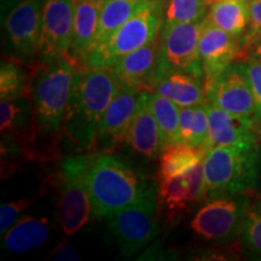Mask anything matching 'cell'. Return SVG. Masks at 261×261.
<instances>
[{
  "mask_svg": "<svg viewBox=\"0 0 261 261\" xmlns=\"http://www.w3.org/2000/svg\"><path fill=\"white\" fill-rule=\"evenodd\" d=\"M121 89L112 68H77L62 125L76 151L93 149L100 119Z\"/></svg>",
  "mask_w": 261,
  "mask_h": 261,
  "instance_id": "cell-1",
  "label": "cell"
},
{
  "mask_svg": "<svg viewBox=\"0 0 261 261\" xmlns=\"http://www.w3.org/2000/svg\"><path fill=\"white\" fill-rule=\"evenodd\" d=\"M92 214L104 218L128 205L156 200L154 184L129 162L110 152H93L86 172Z\"/></svg>",
  "mask_w": 261,
  "mask_h": 261,
  "instance_id": "cell-2",
  "label": "cell"
},
{
  "mask_svg": "<svg viewBox=\"0 0 261 261\" xmlns=\"http://www.w3.org/2000/svg\"><path fill=\"white\" fill-rule=\"evenodd\" d=\"M77 64L71 60L41 63L33 71L29 98L34 110L38 136L50 140L58 150V138L69 103Z\"/></svg>",
  "mask_w": 261,
  "mask_h": 261,
  "instance_id": "cell-3",
  "label": "cell"
},
{
  "mask_svg": "<svg viewBox=\"0 0 261 261\" xmlns=\"http://www.w3.org/2000/svg\"><path fill=\"white\" fill-rule=\"evenodd\" d=\"M261 172L260 143L214 146L204 156L207 198L247 194L256 188Z\"/></svg>",
  "mask_w": 261,
  "mask_h": 261,
  "instance_id": "cell-4",
  "label": "cell"
},
{
  "mask_svg": "<svg viewBox=\"0 0 261 261\" xmlns=\"http://www.w3.org/2000/svg\"><path fill=\"white\" fill-rule=\"evenodd\" d=\"M163 3H155L132 16L106 41L90 52L83 67L112 68L120 60L152 41L161 33Z\"/></svg>",
  "mask_w": 261,
  "mask_h": 261,
  "instance_id": "cell-5",
  "label": "cell"
},
{
  "mask_svg": "<svg viewBox=\"0 0 261 261\" xmlns=\"http://www.w3.org/2000/svg\"><path fill=\"white\" fill-rule=\"evenodd\" d=\"M91 155H74L65 158L56 175L60 200L57 215L60 227L65 236H71L89 221L92 205L86 188V172Z\"/></svg>",
  "mask_w": 261,
  "mask_h": 261,
  "instance_id": "cell-6",
  "label": "cell"
},
{
  "mask_svg": "<svg viewBox=\"0 0 261 261\" xmlns=\"http://www.w3.org/2000/svg\"><path fill=\"white\" fill-rule=\"evenodd\" d=\"M249 205L250 196L248 192L213 198L196 212L190 227L196 236L204 241L228 242L242 234Z\"/></svg>",
  "mask_w": 261,
  "mask_h": 261,
  "instance_id": "cell-7",
  "label": "cell"
},
{
  "mask_svg": "<svg viewBox=\"0 0 261 261\" xmlns=\"http://www.w3.org/2000/svg\"><path fill=\"white\" fill-rule=\"evenodd\" d=\"M158 201L149 200L128 205L103 218L114 234L122 255L130 257L160 232Z\"/></svg>",
  "mask_w": 261,
  "mask_h": 261,
  "instance_id": "cell-8",
  "label": "cell"
},
{
  "mask_svg": "<svg viewBox=\"0 0 261 261\" xmlns=\"http://www.w3.org/2000/svg\"><path fill=\"white\" fill-rule=\"evenodd\" d=\"M205 18L194 23L162 24V63L160 74L168 69H178L203 79L198 44Z\"/></svg>",
  "mask_w": 261,
  "mask_h": 261,
  "instance_id": "cell-9",
  "label": "cell"
},
{
  "mask_svg": "<svg viewBox=\"0 0 261 261\" xmlns=\"http://www.w3.org/2000/svg\"><path fill=\"white\" fill-rule=\"evenodd\" d=\"M74 23V0H45L41 16V63L71 60L70 46Z\"/></svg>",
  "mask_w": 261,
  "mask_h": 261,
  "instance_id": "cell-10",
  "label": "cell"
},
{
  "mask_svg": "<svg viewBox=\"0 0 261 261\" xmlns=\"http://www.w3.org/2000/svg\"><path fill=\"white\" fill-rule=\"evenodd\" d=\"M45 0H17L5 18V32L22 60H32L40 51L41 16Z\"/></svg>",
  "mask_w": 261,
  "mask_h": 261,
  "instance_id": "cell-11",
  "label": "cell"
},
{
  "mask_svg": "<svg viewBox=\"0 0 261 261\" xmlns=\"http://www.w3.org/2000/svg\"><path fill=\"white\" fill-rule=\"evenodd\" d=\"M241 45L237 39L205 18L202 31L198 54L203 70L204 93L213 86L215 80L234 62L241 58Z\"/></svg>",
  "mask_w": 261,
  "mask_h": 261,
  "instance_id": "cell-12",
  "label": "cell"
},
{
  "mask_svg": "<svg viewBox=\"0 0 261 261\" xmlns=\"http://www.w3.org/2000/svg\"><path fill=\"white\" fill-rule=\"evenodd\" d=\"M140 93L122 86L100 119L92 150H96V152H112L125 144Z\"/></svg>",
  "mask_w": 261,
  "mask_h": 261,
  "instance_id": "cell-13",
  "label": "cell"
},
{
  "mask_svg": "<svg viewBox=\"0 0 261 261\" xmlns=\"http://www.w3.org/2000/svg\"><path fill=\"white\" fill-rule=\"evenodd\" d=\"M162 63L161 33L154 40L137 48L112 67L123 87L139 92H154Z\"/></svg>",
  "mask_w": 261,
  "mask_h": 261,
  "instance_id": "cell-14",
  "label": "cell"
},
{
  "mask_svg": "<svg viewBox=\"0 0 261 261\" xmlns=\"http://www.w3.org/2000/svg\"><path fill=\"white\" fill-rule=\"evenodd\" d=\"M204 106L210 123L208 138L202 146L205 152L214 146L252 145L259 143V120L233 115L210 102H205Z\"/></svg>",
  "mask_w": 261,
  "mask_h": 261,
  "instance_id": "cell-15",
  "label": "cell"
},
{
  "mask_svg": "<svg viewBox=\"0 0 261 261\" xmlns=\"http://www.w3.org/2000/svg\"><path fill=\"white\" fill-rule=\"evenodd\" d=\"M205 99L233 115L257 120L252 89L238 62L231 64L215 80L205 93Z\"/></svg>",
  "mask_w": 261,
  "mask_h": 261,
  "instance_id": "cell-16",
  "label": "cell"
},
{
  "mask_svg": "<svg viewBox=\"0 0 261 261\" xmlns=\"http://www.w3.org/2000/svg\"><path fill=\"white\" fill-rule=\"evenodd\" d=\"M125 144L135 154L144 159H156L166 148L161 130L150 108L149 92L140 93Z\"/></svg>",
  "mask_w": 261,
  "mask_h": 261,
  "instance_id": "cell-17",
  "label": "cell"
},
{
  "mask_svg": "<svg viewBox=\"0 0 261 261\" xmlns=\"http://www.w3.org/2000/svg\"><path fill=\"white\" fill-rule=\"evenodd\" d=\"M100 3L90 0H74V23L71 35L70 56L77 65H84L96 44Z\"/></svg>",
  "mask_w": 261,
  "mask_h": 261,
  "instance_id": "cell-18",
  "label": "cell"
},
{
  "mask_svg": "<svg viewBox=\"0 0 261 261\" xmlns=\"http://www.w3.org/2000/svg\"><path fill=\"white\" fill-rule=\"evenodd\" d=\"M154 92L168 98L180 108L207 102L203 79L178 69L162 71L156 80Z\"/></svg>",
  "mask_w": 261,
  "mask_h": 261,
  "instance_id": "cell-19",
  "label": "cell"
},
{
  "mask_svg": "<svg viewBox=\"0 0 261 261\" xmlns=\"http://www.w3.org/2000/svg\"><path fill=\"white\" fill-rule=\"evenodd\" d=\"M0 129L5 136L15 138L18 143L34 145L38 137L34 110L28 96L0 103Z\"/></svg>",
  "mask_w": 261,
  "mask_h": 261,
  "instance_id": "cell-20",
  "label": "cell"
},
{
  "mask_svg": "<svg viewBox=\"0 0 261 261\" xmlns=\"http://www.w3.org/2000/svg\"><path fill=\"white\" fill-rule=\"evenodd\" d=\"M50 236V225L45 218L23 215L3 234V246L8 252L29 253L41 247Z\"/></svg>",
  "mask_w": 261,
  "mask_h": 261,
  "instance_id": "cell-21",
  "label": "cell"
},
{
  "mask_svg": "<svg viewBox=\"0 0 261 261\" xmlns=\"http://www.w3.org/2000/svg\"><path fill=\"white\" fill-rule=\"evenodd\" d=\"M158 212L165 218L166 223L180 219L182 212L187 210L190 202V189L187 175L159 178Z\"/></svg>",
  "mask_w": 261,
  "mask_h": 261,
  "instance_id": "cell-22",
  "label": "cell"
},
{
  "mask_svg": "<svg viewBox=\"0 0 261 261\" xmlns=\"http://www.w3.org/2000/svg\"><path fill=\"white\" fill-rule=\"evenodd\" d=\"M155 3L158 2L155 0H106L100 10L94 47L112 37L117 29L128 21L132 16L138 14L140 10L149 8Z\"/></svg>",
  "mask_w": 261,
  "mask_h": 261,
  "instance_id": "cell-23",
  "label": "cell"
},
{
  "mask_svg": "<svg viewBox=\"0 0 261 261\" xmlns=\"http://www.w3.org/2000/svg\"><path fill=\"white\" fill-rule=\"evenodd\" d=\"M249 0H217L210 5L207 17L219 27L241 41L249 22Z\"/></svg>",
  "mask_w": 261,
  "mask_h": 261,
  "instance_id": "cell-24",
  "label": "cell"
},
{
  "mask_svg": "<svg viewBox=\"0 0 261 261\" xmlns=\"http://www.w3.org/2000/svg\"><path fill=\"white\" fill-rule=\"evenodd\" d=\"M205 154L207 152L202 148H191L184 144L166 146L160 155L159 178L185 174L203 160Z\"/></svg>",
  "mask_w": 261,
  "mask_h": 261,
  "instance_id": "cell-25",
  "label": "cell"
},
{
  "mask_svg": "<svg viewBox=\"0 0 261 261\" xmlns=\"http://www.w3.org/2000/svg\"><path fill=\"white\" fill-rule=\"evenodd\" d=\"M205 104V103H204ZM204 104L180 108L179 144L202 148L208 138V113Z\"/></svg>",
  "mask_w": 261,
  "mask_h": 261,
  "instance_id": "cell-26",
  "label": "cell"
},
{
  "mask_svg": "<svg viewBox=\"0 0 261 261\" xmlns=\"http://www.w3.org/2000/svg\"><path fill=\"white\" fill-rule=\"evenodd\" d=\"M149 103L161 130L165 145L179 144V106L156 92L149 93Z\"/></svg>",
  "mask_w": 261,
  "mask_h": 261,
  "instance_id": "cell-27",
  "label": "cell"
},
{
  "mask_svg": "<svg viewBox=\"0 0 261 261\" xmlns=\"http://www.w3.org/2000/svg\"><path fill=\"white\" fill-rule=\"evenodd\" d=\"M33 71H25L22 63L3 60L0 68V99L12 100L29 96Z\"/></svg>",
  "mask_w": 261,
  "mask_h": 261,
  "instance_id": "cell-28",
  "label": "cell"
},
{
  "mask_svg": "<svg viewBox=\"0 0 261 261\" xmlns=\"http://www.w3.org/2000/svg\"><path fill=\"white\" fill-rule=\"evenodd\" d=\"M208 6L204 0H167L163 25L203 21L208 15Z\"/></svg>",
  "mask_w": 261,
  "mask_h": 261,
  "instance_id": "cell-29",
  "label": "cell"
},
{
  "mask_svg": "<svg viewBox=\"0 0 261 261\" xmlns=\"http://www.w3.org/2000/svg\"><path fill=\"white\" fill-rule=\"evenodd\" d=\"M242 243L250 255L261 259V202L248 212L242 230Z\"/></svg>",
  "mask_w": 261,
  "mask_h": 261,
  "instance_id": "cell-30",
  "label": "cell"
},
{
  "mask_svg": "<svg viewBox=\"0 0 261 261\" xmlns=\"http://www.w3.org/2000/svg\"><path fill=\"white\" fill-rule=\"evenodd\" d=\"M249 22L243 38L241 39V58L261 38V0H249Z\"/></svg>",
  "mask_w": 261,
  "mask_h": 261,
  "instance_id": "cell-31",
  "label": "cell"
},
{
  "mask_svg": "<svg viewBox=\"0 0 261 261\" xmlns=\"http://www.w3.org/2000/svg\"><path fill=\"white\" fill-rule=\"evenodd\" d=\"M37 200V196L23 197L19 200L3 203L0 207V232L2 236L10 227L23 217V212L27 211L33 202Z\"/></svg>",
  "mask_w": 261,
  "mask_h": 261,
  "instance_id": "cell-32",
  "label": "cell"
},
{
  "mask_svg": "<svg viewBox=\"0 0 261 261\" xmlns=\"http://www.w3.org/2000/svg\"><path fill=\"white\" fill-rule=\"evenodd\" d=\"M237 62L240 63L243 73L246 74L248 83L250 85L254 100H255L256 117L261 122V61L247 58V60Z\"/></svg>",
  "mask_w": 261,
  "mask_h": 261,
  "instance_id": "cell-33",
  "label": "cell"
},
{
  "mask_svg": "<svg viewBox=\"0 0 261 261\" xmlns=\"http://www.w3.org/2000/svg\"><path fill=\"white\" fill-rule=\"evenodd\" d=\"M187 175L189 189H190V202L191 204L201 203L207 198V190H205V178H204V159L201 160L194 168L190 169Z\"/></svg>",
  "mask_w": 261,
  "mask_h": 261,
  "instance_id": "cell-34",
  "label": "cell"
},
{
  "mask_svg": "<svg viewBox=\"0 0 261 261\" xmlns=\"http://www.w3.org/2000/svg\"><path fill=\"white\" fill-rule=\"evenodd\" d=\"M55 260H79V253L73 246L68 244H60L55 252H52Z\"/></svg>",
  "mask_w": 261,
  "mask_h": 261,
  "instance_id": "cell-35",
  "label": "cell"
},
{
  "mask_svg": "<svg viewBox=\"0 0 261 261\" xmlns=\"http://www.w3.org/2000/svg\"><path fill=\"white\" fill-rule=\"evenodd\" d=\"M247 58H249V60L261 61V38L243 55L242 60H247Z\"/></svg>",
  "mask_w": 261,
  "mask_h": 261,
  "instance_id": "cell-36",
  "label": "cell"
},
{
  "mask_svg": "<svg viewBox=\"0 0 261 261\" xmlns=\"http://www.w3.org/2000/svg\"><path fill=\"white\" fill-rule=\"evenodd\" d=\"M204 2H205V3H207V4H208V5H212V4H213V3H215V2H217V0H204Z\"/></svg>",
  "mask_w": 261,
  "mask_h": 261,
  "instance_id": "cell-37",
  "label": "cell"
},
{
  "mask_svg": "<svg viewBox=\"0 0 261 261\" xmlns=\"http://www.w3.org/2000/svg\"><path fill=\"white\" fill-rule=\"evenodd\" d=\"M90 2H94V3H100V4H103L106 0H90Z\"/></svg>",
  "mask_w": 261,
  "mask_h": 261,
  "instance_id": "cell-38",
  "label": "cell"
},
{
  "mask_svg": "<svg viewBox=\"0 0 261 261\" xmlns=\"http://www.w3.org/2000/svg\"><path fill=\"white\" fill-rule=\"evenodd\" d=\"M155 2H161V3H163V0H155Z\"/></svg>",
  "mask_w": 261,
  "mask_h": 261,
  "instance_id": "cell-39",
  "label": "cell"
}]
</instances>
